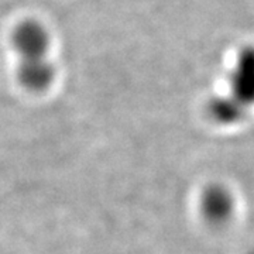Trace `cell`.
Here are the masks:
<instances>
[{
  "label": "cell",
  "instance_id": "1",
  "mask_svg": "<svg viewBox=\"0 0 254 254\" xmlns=\"http://www.w3.org/2000/svg\"><path fill=\"white\" fill-rule=\"evenodd\" d=\"M13 47L18 57V63L40 61L48 58L51 47L50 33L37 20H27L18 24L13 33Z\"/></svg>",
  "mask_w": 254,
  "mask_h": 254
},
{
  "label": "cell",
  "instance_id": "2",
  "mask_svg": "<svg viewBox=\"0 0 254 254\" xmlns=\"http://www.w3.org/2000/svg\"><path fill=\"white\" fill-rule=\"evenodd\" d=\"M200 216L212 226H223L232 219L236 200L232 190L223 184H209L199 195L198 200Z\"/></svg>",
  "mask_w": 254,
  "mask_h": 254
},
{
  "label": "cell",
  "instance_id": "3",
  "mask_svg": "<svg viewBox=\"0 0 254 254\" xmlns=\"http://www.w3.org/2000/svg\"><path fill=\"white\" fill-rule=\"evenodd\" d=\"M247 109L254 106V46L240 48L229 75V92Z\"/></svg>",
  "mask_w": 254,
  "mask_h": 254
},
{
  "label": "cell",
  "instance_id": "4",
  "mask_svg": "<svg viewBox=\"0 0 254 254\" xmlns=\"http://www.w3.org/2000/svg\"><path fill=\"white\" fill-rule=\"evenodd\" d=\"M17 78L27 91L36 93L44 92L55 81V68L48 58L40 61L18 63Z\"/></svg>",
  "mask_w": 254,
  "mask_h": 254
},
{
  "label": "cell",
  "instance_id": "5",
  "mask_svg": "<svg viewBox=\"0 0 254 254\" xmlns=\"http://www.w3.org/2000/svg\"><path fill=\"white\" fill-rule=\"evenodd\" d=\"M206 112L216 125L233 126L246 118L249 109L230 93H225L210 98L206 105Z\"/></svg>",
  "mask_w": 254,
  "mask_h": 254
},
{
  "label": "cell",
  "instance_id": "6",
  "mask_svg": "<svg viewBox=\"0 0 254 254\" xmlns=\"http://www.w3.org/2000/svg\"><path fill=\"white\" fill-rule=\"evenodd\" d=\"M247 254H254V249H252V250H250Z\"/></svg>",
  "mask_w": 254,
  "mask_h": 254
}]
</instances>
